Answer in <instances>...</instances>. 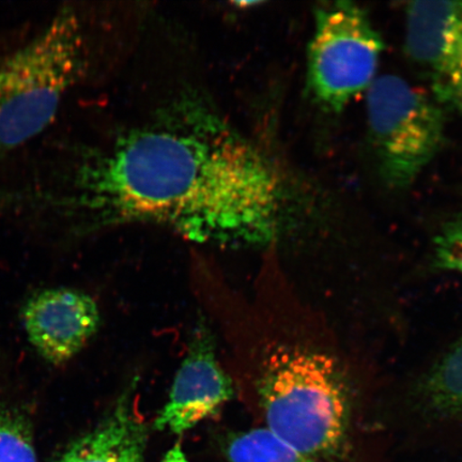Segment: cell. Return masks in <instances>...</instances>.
<instances>
[{"label": "cell", "mask_w": 462, "mask_h": 462, "mask_svg": "<svg viewBox=\"0 0 462 462\" xmlns=\"http://www.w3.org/2000/svg\"><path fill=\"white\" fill-rule=\"evenodd\" d=\"M69 189L39 204L99 223L166 225L190 240L262 245L279 230L285 187L262 150L198 99L86 155Z\"/></svg>", "instance_id": "cell-1"}, {"label": "cell", "mask_w": 462, "mask_h": 462, "mask_svg": "<svg viewBox=\"0 0 462 462\" xmlns=\"http://www.w3.org/2000/svg\"><path fill=\"white\" fill-rule=\"evenodd\" d=\"M267 429L305 455H332L349 427L348 388L326 352L279 346L263 362L258 381Z\"/></svg>", "instance_id": "cell-2"}, {"label": "cell", "mask_w": 462, "mask_h": 462, "mask_svg": "<svg viewBox=\"0 0 462 462\" xmlns=\"http://www.w3.org/2000/svg\"><path fill=\"white\" fill-rule=\"evenodd\" d=\"M85 65L79 17L62 8L44 31L0 63V158L53 123Z\"/></svg>", "instance_id": "cell-3"}, {"label": "cell", "mask_w": 462, "mask_h": 462, "mask_svg": "<svg viewBox=\"0 0 462 462\" xmlns=\"http://www.w3.org/2000/svg\"><path fill=\"white\" fill-rule=\"evenodd\" d=\"M366 114L381 175L392 188L411 186L442 147L443 109L407 80L388 74L366 91Z\"/></svg>", "instance_id": "cell-4"}, {"label": "cell", "mask_w": 462, "mask_h": 462, "mask_svg": "<svg viewBox=\"0 0 462 462\" xmlns=\"http://www.w3.org/2000/svg\"><path fill=\"white\" fill-rule=\"evenodd\" d=\"M383 40L367 11L350 2L322 4L308 53L310 94L327 111L338 113L377 79Z\"/></svg>", "instance_id": "cell-5"}, {"label": "cell", "mask_w": 462, "mask_h": 462, "mask_svg": "<svg viewBox=\"0 0 462 462\" xmlns=\"http://www.w3.org/2000/svg\"><path fill=\"white\" fill-rule=\"evenodd\" d=\"M406 51L433 101L462 114V2L408 4Z\"/></svg>", "instance_id": "cell-6"}, {"label": "cell", "mask_w": 462, "mask_h": 462, "mask_svg": "<svg viewBox=\"0 0 462 462\" xmlns=\"http://www.w3.org/2000/svg\"><path fill=\"white\" fill-rule=\"evenodd\" d=\"M234 394L233 383L217 361L211 335L201 330L176 374L155 429L181 435L215 415Z\"/></svg>", "instance_id": "cell-7"}, {"label": "cell", "mask_w": 462, "mask_h": 462, "mask_svg": "<svg viewBox=\"0 0 462 462\" xmlns=\"http://www.w3.org/2000/svg\"><path fill=\"white\" fill-rule=\"evenodd\" d=\"M23 321L38 354L51 364H62L77 356L97 333L100 311L88 294L54 288L28 300Z\"/></svg>", "instance_id": "cell-8"}, {"label": "cell", "mask_w": 462, "mask_h": 462, "mask_svg": "<svg viewBox=\"0 0 462 462\" xmlns=\"http://www.w3.org/2000/svg\"><path fill=\"white\" fill-rule=\"evenodd\" d=\"M147 437V427L126 394L99 426L75 440L55 462H143Z\"/></svg>", "instance_id": "cell-9"}, {"label": "cell", "mask_w": 462, "mask_h": 462, "mask_svg": "<svg viewBox=\"0 0 462 462\" xmlns=\"http://www.w3.org/2000/svg\"><path fill=\"white\" fill-rule=\"evenodd\" d=\"M417 395L420 407L432 417L462 415V337L420 379Z\"/></svg>", "instance_id": "cell-10"}, {"label": "cell", "mask_w": 462, "mask_h": 462, "mask_svg": "<svg viewBox=\"0 0 462 462\" xmlns=\"http://www.w3.org/2000/svg\"><path fill=\"white\" fill-rule=\"evenodd\" d=\"M226 453L230 462H317L268 429L252 430L231 438Z\"/></svg>", "instance_id": "cell-11"}, {"label": "cell", "mask_w": 462, "mask_h": 462, "mask_svg": "<svg viewBox=\"0 0 462 462\" xmlns=\"http://www.w3.org/2000/svg\"><path fill=\"white\" fill-rule=\"evenodd\" d=\"M0 462H37L31 423L16 409L0 403Z\"/></svg>", "instance_id": "cell-12"}, {"label": "cell", "mask_w": 462, "mask_h": 462, "mask_svg": "<svg viewBox=\"0 0 462 462\" xmlns=\"http://www.w3.org/2000/svg\"><path fill=\"white\" fill-rule=\"evenodd\" d=\"M432 265L462 275V215L444 224L433 239Z\"/></svg>", "instance_id": "cell-13"}, {"label": "cell", "mask_w": 462, "mask_h": 462, "mask_svg": "<svg viewBox=\"0 0 462 462\" xmlns=\"http://www.w3.org/2000/svg\"><path fill=\"white\" fill-rule=\"evenodd\" d=\"M162 462H189L187 458L186 454H184L180 444H177V446L173 447L166 453L165 457Z\"/></svg>", "instance_id": "cell-14"}]
</instances>
